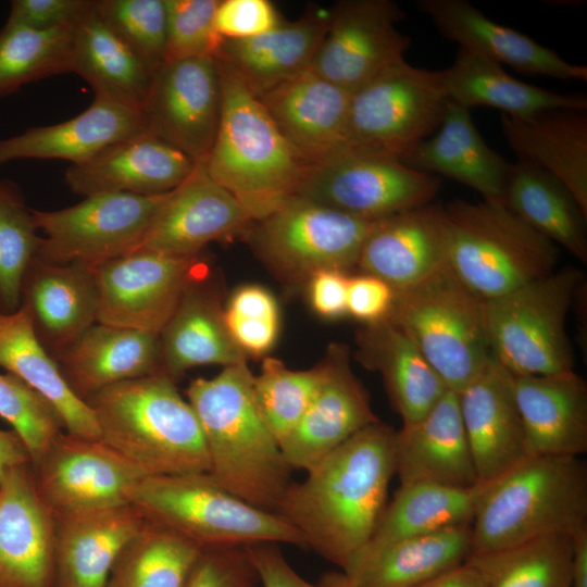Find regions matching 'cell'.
<instances>
[{
  "label": "cell",
  "instance_id": "6da1fadb",
  "mask_svg": "<svg viewBox=\"0 0 587 587\" xmlns=\"http://www.w3.org/2000/svg\"><path fill=\"white\" fill-rule=\"evenodd\" d=\"M395 435L380 421L365 427L290 483L277 504L305 547L340 569L370 541L386 505Z\"/></svg>",
  "mask_w": 587,
  "mask_h": 587
},
{
  "label": "cell",
  "instance_id": "7a4b0ae2",
  "mask_svg": "<svg viewBox=\"0 0 587 587\" xmlns=\"http://www.w3.org/2000/svg\"><path fill=\"white\" fill-rule=\"evenodd\" d=\"M253 376L247 361L239 362L191 380L185 394L202 430L208 474L243 501L275 513L292 469L261 416Z\"/></svg>",
  "mask_w": 587,
  "mask_h": 587
},
{
  "label": "cell",
  "instance_id": "3957f363",
  "mask_svg": "<svg viewBox=\"0 0 587 587\" xmlns=\"http://www.w3.org/2000/svg\"><path fill=\"white\" fill-rule=\"evenodd\" d=\"M100 440L147 476L208 473L202 430L174 380L152 374L105 387L85 401Z\"/></svg>",
  "mask_w": 587,
  "mask_h": 587
},
{
  "label": "cell",
  "instance_id": "277c9868",
  "mask_svg": "<svg viewBox=\"0 0 587 587\" xmlns=\"http://www.w3.org/2000/svg\"><path fill=\"white\" fill-rule=\"evenodd\" d=\"M216 63L220 121L203 165L257 222L297 193L311 165L235 73L217 59Z\"/></svg>",
  "mask_w": 587,
  "mask_h": 587
},
{
  "label": "cell",
  "instance_id": "5b68a950",
  "mask_svg": "<svg viewBox=\"0 0 587 587\" xmlns=\"http://www.w3.org/2000/svg\"><path fill=\"white\" fill-rule=\"evenodd\" d=\"M587 524L580 457L529 455L486 483L472 525V554L507 550Z\"/></svg>",
  "mask_w": 587,
  "mask_h": 587
},
{
  "label": "cell",
  "instance_id": "8992f818",
  "mask_svg": "<svg viewBox=\"0 0 587 587\" xmlns=\"http://www.w3.org/2000/svg\"><path fill=\"white\" fill-rule=\"evenodd\" d=\"M145 521L164 527L202 550L289 544L307 548L284 519L251 505L220 486L208 473L147 476L133 492Z\"/></svg>",
  "mask_w": 587,
  "mask_h": 587
},
{
  "label": "cell",
  "instance_id": "52a82bcc",
  "mask_svg": "<svg viewBox=\"0 0 587 587\" xmlns=\"http://www.w3.org/2000/svg\"><path fill=\"white\" fill-rule=\"evenodd\" d=\"M445 209L451 235L448 266L480 301L555 271L559 248L504 203L455 199Z\"/></svg>",
  "mask_w": 587,
  "mask_h": 587
},
{
  "label": "cell",
  "instance_id": "ba28073f",
  "mask_svg": "<svg viewBox=\"0 0 587 587\" xmlns=\"http://www.w3.org/2000/svg\"><path fill=\"white\" fill-rule=\"evenodd\" d=\"M584 274L566 266L503 296L482 301L492 359L513 375L574 370L566 319Z\"/></svg>",
  "mask_w": 587,
  "mask_h": 587
},
{
  "label": "cell",
  "instance_id": "9c48e42d",
  "mask_svg": "<svg viewBox=\"0 0 587 587\" xmlns=\"http://www.w3.org/2000/svg\"><path fill=\"white\" fill-rule=\"evenodd\" d=\"M387 319L409 335L448 390L462 391L491 360L482 301L449 266L395 290Z\"/></svg>",
  "mask_w": 587,
  "mask_h": 587
},
{
  "label": "cell",
  "instance_id": "30bf717a",
  "mask_svg": "<svg viewBox=\"0 0 587 587\" xmlns=\"http://www.w3.org/2000/svg\"><path fill=\"white\" fill-rule=\"evenodd\" d=\"M447 103L441 71L402 60L350 95L348 147L402 161L438 129Z\"/></svg>",
  "mask_w": 587,
  "mask_h": 587
},
{
  "label": "cell",
  "instance_id": "8fae6325",
  "mask_svg": "<svg viewBox=\"0 0 587 587\" xmlns=\"http://www.w3.org/2000/svg\"><path fill=\"white\" fill-rule=\"evenodd\" d=\"M440 186L398 158L348 147L311 165L296 195L374 222L432 203Z\"/></svg>",
  "mask_w": 587,
  "mask_h": 587
},
{
  "label": "cell",
  "instance_id": "7c38bea8",
  "mask_svg": "<svg viewBox=\"0 0 587 587\" xmlns=\"http://www.w3.org/2000/svg\"><path fill=\"white\" fill-rule=\"evenodd\" d=\"M170 193H99L61 210L33 209L37 229L43 233L36 257L91 268L123 257L138 246Z\"/></svg>",
  "mask_w": 587,
  "mask_h": 587
},
{
  "label": "cell",
  "instance_id": "4fadbf2b",
  "mask_svg": "<svg viewBox=\"0 0 587 587\" xmlns=\"http://www.w3.org/2000/svg\"><path fill=\"white\" fill-rule=\"evenodd\" d=\"M375 222L295 195L257 221L252 239L263 258L284 275L308 280L319 270L347 272L357 266Z\"/></svg>",
  "mask_w": 587,
  "mask_h": 587
},
{
  "label": "cell",
  "instance_id": "5bb4252c",
  "mask_svg": "<svg viewBox=\"0 0 587 587\" xmlns=\"http://www.w3.org/2000/svg\"><path fill=\"white\" fill-rule=\"evenodd\" d=\"M92 270L99 295L97 323L158 337L189 287L209 273L200 254L153 250H135Z\"/></svg>",
  "mask_w": 587,
  "mask_h": 587
},
{
  "label": "cell",
  "instance_id": "9a60e30c",
  "mask_svg": "<svg viewBox=\"0 0 587 587\" xmlns=\"http://www.w3.org/2000/svg\"><path fill=\"white\" fill-rule=\"evenodd\" d=\"M38 491L53 515L130 505L147 475L100 439L61 433L32 466Z\"/></svg>",
  "mask_w": 587,
  "mask_h": 587
},
{
  "label": "cell",
  "instance_id": "2e32d148",
  "mask_svg": "<svg viewBox=\"0 0 587 587\" xmlns=\"http://www.w3.org/2000/svg\"><path fill=\"white\" fill-rule=\"evenodd\" d=\"M404 17L390 0H342L328 11V25L310 68L352 93L404 60L411 38L399 32Z\"/></svg>",
  "mask_w": 587,
  "mask_h": 587
},
{
  "label": "cell",
  "instance_id": "e0dca14e",
  "mask_svg": "<svg viewBox=\"0 0 587 587\" xmlns=\"http://www.w3.org/2000/svg\"><path fill=\"white\" fill-rule=\"evenodd\" d=\"M146 130L203 163L212 148L221 112L216 59L163 62L153 73L141 108Z\"/></svg>",
  "mask_w": 587,
  "mask_h": 587
},
{
  "label": "cell",
  "instance_id": "ac0fdd59",
  "mask_svg": "<svg viewBox=\"0 0 587 587\" xmlns=\"http://www.w3.org/2000/svg\"><path fill=\"white\" fill-rule=\"evenodd\" d=\"M349 353L347 346H330L316 394L296 428L280 444L292 470L308 472L360 430L379 422L365 388L352 372Z\"/></svg>",
  "mask_w": 587,
  "mask_h": 587
},
{
  "label": "cell",
  "instance_id": "d6986e66",
  "mask_svg": "<svg viewBox=\"0 0 587 587\" xmlns=\"http://www.w3.org/2000/svg\"><path fill=\"white\" fill-rule=\"evenodd\" d=\"M55 517L32 464L0 479V587H54Z\"/></svg>",
  "mask_w": 587,
  "mask_h": 587
},
{
  "label": "cell",
  "instance_id": "ffe728a7",
  "mask_svg": "<svg viewBox=\"0 0 587 587\" xmlns=\"http://www.w3.org/2000/svg\"><path fill=\"white\" fill-rule=\"evenodd\" d=\"M252 222L243 205L199 163L187 179L171 191L133 251L195 257L208 243L242 230Z\"/></svg>",
  "mask_w": 587,
  "mask_h": 587
},
{
  "label": "cell",
  "instance_id": "44dd1931",
  "mask_svg": "<svg viewBox=\"0 0 587 587\" xmlns=\"http://www.w3.org/2000/svg\"><path fill=\"white\" fill-rule=\"evenodd\" d=\"M450 243L445 205L432 202L376 221L357 266L401 290L448 266Z\"/></svg>",
  "mask_w": 587,
  "mask_h": 587
},
{
  "label": "cell",
  "instance_id": "7402d4cb",
  "mask_svg": "<svg viewBox=\"0 0 587 587\" xmlns=\"http://www.w3.org/2000/svg\"><path fill=\"white\" fill-rule=\"evenodd\" d=\"M188 157L148 132L120 140L73 164L64 180L76 195H161L182 185L196 167Z\"/></svg>",
  "mask_w": 587,
  "mask_h": 587
},
{
  "label": "cell",
  "instance_id": "603a6c76",
  "mask_svg": "<svg viewBox=\"0 0 587 587\" xmlns=\"http://www.w3.org/2000/svg\"><path fill=\"white\" fill-rule=\"evenodd\" d=\"M423 12L446 39L526 75L563 80H587V66L564 60L554 50L487 17L466 0H417Z\"/></svg>",
  "mask_w": 587,
  "mask_h": 587
},
{
  "label": "cell",
  "instance_id": "cb8c5ba5",
  "mask_svg": "<svg viewBox=\"0 0 587 587\" xmlns=\"http://www.w3.org/2000/svg\"><path fill=\"white\" fill-rule=\"evenodd\" d=\"M350 95L309 67L258 99L290 146L314 165L348 148Z\"/></svg>",
  "mask_w": 587,
  "mask_h": 587
},
{
  "label": "cell",
  "instance_id": "d4e9b609",
  "mask_svg": "<svg viewBox=\"0 0 587 587\" xmlns=\"http://www.w3.org/2000/svg\"><path fill=\"white\" fill-rule=\"evenodd\" d=\"M458 397L479 482H491L529 457L510 373L492 357Z\"/></svg>",
  "mask_w": 587,
  "mask_h": 587
},
{
  "label": "cell",
  "instance_id": "484cf974",
  "mask_svg": "<svg viewBox=\"0 0 587 587\" xmlns=\"http://www.w3.org/2000/svg\"><path fill=\"white\" fill-rule=\"evenodd\" d=\"M21 304L28 310L40 344L54 359L98 321L93 270L78 262L52 264L35 257L22 283Z\"/></svg>",
  "mask_w": 587,
  "mask_h": 587
},
{
  "label": "cell",
  "instance_id": "4316f807",
  "mask_svg": "<svg viewBox=\"0 0 587 587\" xmlns=\"http://www.w3.org/2000/svg\"><path fill=\"white\" fill-rule=\"evenodd\" d=\"M511 388L529 455L580 457L587 451V384L572 371L513 375Z\"/></svg>",
  "mask_w": 587,
  "mask_h": 587
},
{
  "label": "cell",
  "instance_id": "83f0119b",
  "mask_svg": "<svg viewBox=\"0 0 587 587\" xmlns=\"http://www.w3.org/2000/svg\"><path fill=\"white\" fill-rule=\"evenodd\" d=\"M395 467L400 485L471 488L480 483L457 392L448 390L423 419L396 432Z\"/></svg>",
  "mask_w": 587,
  "mask_h": 587
},
{
  "label": "cell",
  "instance_id": "f1b7e54d",
  "mask_svg": "<svg viewBox=\"0 0 587 587\" xmlns=\"http://www.w3.org/2000/svg\"><path fill=\"white\" fill-rule=\"evenodd\" d=\"M143 132L147 130L140 109L93 98L86 110L72 118L1 138L0 166L28 159L80 164L107 147Z\"/></svg>",
  "mask_w": 587,
  "mask_h": 587
},
{
  "label": "cell",
  "instance_id": "f546056e",
  "mask_svg": "<svg viewBox=\"0 0 587 587\" xmlns=\"http://www.w3.org/2000/svg\"><path fill=\"white\" fill-rule=\"evenodd\" d=\"M402 161L421 172L457 180L483 200L504 203L511 163L485 142L470 110L454 102L448 100L438 129Z\"/></svg>",
  "mask_w": 587,
  "mask_h": 587
},
{
  "label": "cell",
  "instance_id": "4dcf8cb0",
  "mask_svg": "<svg viewBox=\"0 0 587 587\" xmlns=\"http://www.w3.org/2000/svg\"><path fill=\"white\" fill-rule=\"evenodd\" d=\"M328 25V11L309 7L291 22L247 39H224L215 59L257 98L310 67Z\"/></svg>",
  "mask_w": 587,
  "mask_h": 587
},
{
  "label": "cell",
  "instance_id": "1f68e13d",
  "mask_svg": "<svg viewBox=\"0 0 587 587\" xmlns=\"http://www.w3.org/2000/svg\"><path fill=\"white\" fill-rule=\"evenodd\" d=\"M472 524L365 546L341 569L352 587H417L472 554Z\"/></svg>",
  "mask_w": 587,
  "mask_h": 587
},
{
  "label": "cell",
  "instance_id": "d6a6232c",
  "mask_svg": "<svg viewBox=\"0 0 587 587\" xmlns=\"http://www.w3.org/2000/svg\"><path fill=\"white\" fill-rule=\"evenodd\" d=\"M145 522L133 505L57 516L54 587H107L115 560Z\"/></svg>",
  "mask_w": 587,
  "mask_h": 587
},
{
  "label": "cell",
  "instance_id": "836d02e7",
  "mask_svg": "<svg viewBox=\"0 0 587 587\" xmlns=\"http://www.w3.org/2000/svg\"><path fill=\"white\" fill-rule=\"evenodd\" d=\"M159 337L96 323L54 357L71 390L86 401L99 390L157 371Z\"/></svg>",
  "mask_w": 587,
  "mask_h": 587
},
{
  "label": "cell",
  "instance_id": "e575fe53",
  "mask_svg": "<svg viewBox=\"0 0 587 587\" xmlns=\"http://www.w3.org/2000/svg\"><path fill=\"white\" fill-rule=\"evenodd\" d=\"M357 340V359L382 375L403 425L423 419L448 391L414 341L388 319L364 324Z\"/></svg>",
  "mask_w": 587,
  "mask_h": 587
},
{
  "label": "cell",
  "instance_id": "d590c367",
  "mask_svg": "<svg viewBox=\"0 0 587 587\" xmlns=\"http://www.w3.org/2000/svg\"><path fill=\"white\" fill-rule=\"evenodd\" d=\"M501 130L517 159L528 161L561 180L587 215V114L553 109L529 117L500 118Z\"/></svg>",
  "mask_w": 587,
  "mask_h": 587
},
{
  "label": "cell",
  "instance_id": "8d00e7d4",
  "mask_svg": "<svg viewBox=\"0 0 587 587\" xmlns=\"http://www.w3.org/2000/svg\"><path fill=\"white\" fill-rule=\"evenodd\" d=\"M205 282L207 278L189 287L161 332L154 374L175 380L195 366H227L247 361L229 336L224 309Z\"/></svg>",
  "mask_w": 587,
  "mask_h": 587
},
{
  "label": "cell",
  "instance_id": "74e56055",
  "mask_svg": "<svg viewBox=\"0 0 587 587\" xmlns=\"http://www.w3.org/2000/svg\"><path fill=\"white\" fill-rule=\"evenodd\" d=\"M446 97L466 109L488 107L513 117H529L553 109L587 110L583 93H561L509 75L497 62L459 48L452 64L441 70Z\"/></svg>",
  "mask_w": 587,
  "mask_h": 587
},
{
  "label": "cell",
  "instance_id": "f35d334b",
  "mask_svg": "<svg viewBox=\"0 0 587 587\" xmlns=\"http://www.w3.org/2000/svg\"><path fill=\"white\" fill-rule=\"evenodd\" d=\"M0 367L48 400L66 433L100 439L92 410L63 378L55 360L37 338L25 305L11 313L0 312Z\"/></svg>",
  "mask_w": 587,
  "mask_h": 587
},
{
  "label": "cell",
  "instance_id": "ab89813d",
  "mask_svg": "<svg viewBox=\"0 0 587 587\" xmlns=\"http://www.w3.org/2000/svg\"><path fill=\"white\" fill-rule=\"evenodd\" d=\"M71 73L88 83L93 98L140 110L153 76L101 18L95 0L75 24Z\"/></svg>",
  "mask_w": 587,
  "mask_h": 587
},
{
  "label": "cell",
  "instance_id": "60d3db41",
  "mask_svg": "<svg viewBox=\"0 0 587 587\" xmlns=\"http://www.w3.org/2000/svg\"><path fill=\"white\" fill-rule=\"evenodd\" d=\"M505 205L536 232L587 262V215L570 189L541 167L517 159L511 163Z\"/></svg>",
  "mask_w": 587,
  "mask_h": 587
},
{
  "label": "cell",
  "instance_id": "b9f144b4",
  "mask_svg": "<svg viewBox=\"0 0 587 587\" xmlns=\"http://www.w3.org/2000/svg\"><path fill=\"white\" fill-rule=\"evenodd\" d=\"M485 486L482 482L471 488L427 482L400 485L365 546L472 524Z\"/></svg>",
  "mask_w": 587,
  "mask_h": 587
},
{
  "label": "cell",
  "instance_id": "7bdbcfd3",
  "mask_svg": "<svg viewBox=\"0 0 587 587\" xmlns=\"http://www.w3.org/2000/svg\"><path fill=\"white\" fill-rule=\"evenodd\" d=\"M201 552L193 542L146 521L115 560L107 587H184Z\"/></svg>",
  "mask_w": 587,
  "mask_h": 587
},
{
  "label": "cell",
  "instance_id": "ee69618b",
  "mask_svg": "<svg viewBox=\"0 0 587 587\" xmlns=\"http://www.w3.org/2000/svg\"><path fill=\"white\" fill-rule=\"evenodd\" d=\"M74 25L37 30L4 24L0 28V99L24 86L71 73Z\"/></svg>",
  "mask_w": 587,
  "mask_h": 587
},
{
  "label": "cell",
  "instance_id": "f6af8a7d",
  "mask_svg": "<svg viewBox=\"0 0 587 587\" xmlns=\"http://www.w3.org/2000/svg\"><path fill=\"white\" fill-rule=\"evenodd\" d=\"M488 587H571V538L553 534L502 551L467 559Z\"/></svg>",
  "mask_w": 587,
  "mask_h": 587
},
{
  "label": "cell",
  "instance_id": "bcb514c9",
  "mask_svg": "<svg viewBox=\"0 0 587 587\" xmlns=\"http://www.w3.org/2000/svg\"><path fill=\"white\" fill-rule=\"evenodd\" d=\"M33 214L13 180L0 178V312L21 304L25 273L37 255L40 237Z\"/></svg>",
  "mask_w": 587,
  "mask_h": 587
},
{
  "label": "cell",
  "instance_id": "7dc6e473",
  "mask_svg": "<svg viewBox=\"0 0 587 587\" xmlns=\"http://www.w3.org/2000/svg\"><path fill=\"white\" fill-rule=\"evenodd\" d=\"M324 371L323 361L310 370L294 371L278 359L265 358L260 374L253 376L257 405L279 447L305 413Z\"/></svg>",
  "mask_w": 587,
  "mask_h": 587
},
{
  "label": "cell",
  "instance_id": "c3c4849f",
  "mask_svg": "<svg viewBox=\"0 0 587 587\" xmlns=\"http://www.w3.org/2000/svg\"><path fill=\"white\" fill-rule=\"evenodd\" d=\"M0 417L21 438L36 465L62 433V421L40 394L16 376L0 374Z\"/></svg>",
  "mask_w": 587,
  "mask_h": 587
},
{
  "label": "cell",
  "instance_id": "681fc988",
  "mask_svg": "<svg viewBox=\"0 0 587 587\" xmlns=\"http://www.w3.org/2000/svg\"><path fill=\"white\" fill-rule=\"evenodd\" d=\"M107 25L154 71L164 62L165 0H95Z\"/></svg>",
  "mask_w": 587,
  "mask_h": 587
},
{
  "label": "cell",
  "instance_id": "f907efd6",
  "mask_svg": "<svg viewBox=\"0 0 587 587\" xmlns=\"http://www.w3.org/2000/svg\"><path fill=\"white\" fill-rule=\"evenodd\" d=\"M224 323L236 346L250 357L267 353L279 332V310L274 296L258 285L238 288L223 310Z\"/></svg>",
  "mask_w": 587,
  "mask_h": 587
},
{
  "label": "cell",
  "instance_id": "816d5d0a",
  "mask_svg": "<svg viewBox=\"0 0 587 587\" xmlns=\"http://www.w3.org/2000/svg\"><path fill=\"white\" fill-rule=\"evenodd\" d=\"M220 0H165L164 62L214 57L223 38L214 27Z\"/></svg>",
  "mask_w": 587,
  "mask_h": 587
},
{
  "label": "cell",
  "instance_id": "f5cc1de1",
  "mask_svg": "<svg viewBox=\"0 0 587 587\" xmlns=\"http://www.w3.org/2000/svg\"><path fill=\"white\" fill-rule=\"evenodd\" d=\"M258 580L245 548L202 550L184 587H248Z\"/></svg>",
  "mask_w": 587,
  "mask_h": 587
},
{
  "label": "cell",
  "instance_id": "db71d44e",
  "mask_svg": "<svg viewBox=\"0 0 587 587\" xmlns=\"http://www.w3.org/2000/svg\"><path fill=\"white\" fill-rule=\"evenodd\" d=\"M282 18L268 0H220L214 27L223 39H247L264 34Z\"/></svg>",
  "mask_w": 587,
  "mask_h": 587
},
{
  "label": "cell",
  "instance_id": "11a10c76",
  "mask_svg": "<svg viewBox=\"0 0 587 587\" xmlns=\"http://www.w3.org/2000/svg\"><path fill=\"white\" fill-rule=\"evenodd\" d=\"M245 549L262 587H346L342 572L327 573L317 584L305 580L290 566L275 544H259Z\"/></svg>",
  "mask_w": 587,
  "mask_h": 587
},
{
  "label": "cell",
  "instance_id": "9f6ffc18",
  "mask_svg": "<svg viewBox=\"0 0 587 587\" xmlns=\"http://www.w3.org/2000/svg\"><path fill=\"white\" fill-rule=\"evenodd\" d=\"M92 0H13L5 24L37 30L74 25Z\"/></svg>",
  "mask_w": 587,
  "mask_h": 587
},
{
  "label": "cell",
  "instance_id": "6f0895ef",
  "mask_svg": "<svg viewBox=\"0 0 587 587\" xmlns=\"http://www.w3.org/2000/svg\"><path fill=\"white\" fill-rule=\"evenodd\" d=\"M395 290L382 278L361 273L349 277L347 313L364 324H373L388 317Z\"/></svg>",
  "mask_w": 587,
  "mask_h": 587
},
{
  "label": "cell",
  "instance_id": "680465c9",
  "mask_svg": "<svg viewBox=\"0 0 587 587\" xmlns=\"http://www.w3.org/2000/svg\"><path fill=\"white\" fill-rule=\"evenodd\" d=\"M349 277L345 271L323 268L308 278L309 301L319 316L335 320L348 314Z\"/></svg>",
  "mask_w": 587,
  "mask_h": 587
},
{
  "label": "cell",
  "instance_id": "91938a15",
  "mask_svg": "<svg viewBox=\"0 0 587 587\" xmlns=\"http://www.w3.org/2000/svg\"><path fill=\"white\" fill-rule=\"evenodd\" d=\"M417 587H488V583L483 572L466 560Z\"/></svg>",
  "mask_w": 587,
  "mask_h": 587
},
{
  "label": "cell",
  "instance_id": "94428289",
  "mask_svg": "<svg viewBox=\"0 0 587 587\" xmlns=\"http://www.w3.org/2000/svg\"><path fill=\"white\" fill-rule=\"evenodd\" d=\"M571 587H587V524L571 535Z\"/></svg>",
  "mask_w": 587,
  "mask_h": 587
},
{
  "label": "cell",
  "instance_id": "6125c7cd",
  "mask_svg": "<svg viewBox=\"0 0 587 587\" xmlns=\"http://www.w3.org/2000/svg\"><path fill=\"white\" fill-rule=\"evenodd\" d=\"M23 464H30L23 441L15 432L0 429V479L11 467Z\"/></svg>",
  "mask_w": 587,
  "mask_h": 587
},
{
  "label": "cell",
  "instance_id": "be15d7a7",
  "mask_svg": "<svg viewBox=\"0 0 587 587\" xmlns=\"http://www.w3.org/2000/svg\"><path fill=\"white\" fill-rule=\"evenodd\" d=\"M346 577V576H345ZM347 579V578H346ZM346 587H352V585L349 583V580L347 579V583H346Z\"/></svg>",
  "mask_w": 587,
  "mask_h": 587
},
{
  "label": "cell",
  "instance_id": "e7e4bbea",
  "mask_svg": "<svg viewBox=\"0 0 587 587\" xmlns=\"http://www.w3.org/2000/svg\"><path fill=\"white\" fill-rule=\"evenodd\" d=\"M248 587H257V586H255V584H252V585H250V586H248Z\"/></svg>",
  "mask_w": 587,
  "mask_h": 587
}]
</instances>
